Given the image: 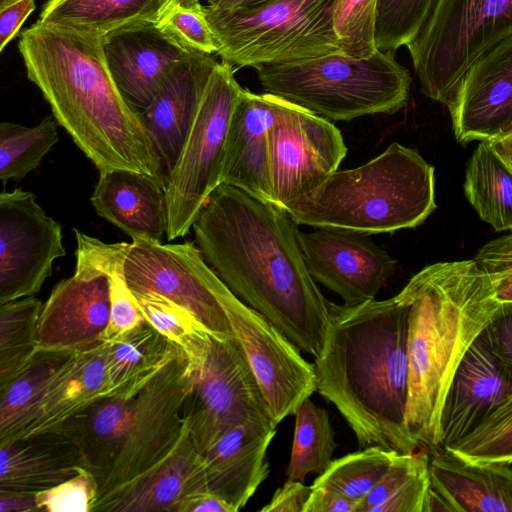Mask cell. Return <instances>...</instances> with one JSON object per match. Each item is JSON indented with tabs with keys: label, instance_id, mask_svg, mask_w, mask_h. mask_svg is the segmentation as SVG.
<instances>
[{
	"label": "cell",
	"instance_id": "cell-48",
	"mask_svg": "<svg viewBox=\"0 0 512 512\" xmlns=\"http://www.w3.org/2000/svg\"><path fill=\"white\" fill-rule=\"evenodd\" d=\"M311 494V486L298 480H286L273 494L261 512H303Z\"/></svg>",
	"mask_w": 512,
	"mask_h": 512
},
{
	"label": "cell",
	"instance_id": "cell-37",
	"mask_svg": "<svg viewBox=\"0 0 512 512\" xmlns=\"http://www.w3.org/2000/svg\"><path fill=\"white\" fill-rule=\"evenodd\" d=\"M58 141L55 118L45 117L27 127L18 123H0V179L20 181L36 169Z\"/></svg>",
	"mask_w": 512,
	"mask_h": 512
},
{
	"label": "cell",
	"instance_id": "cell-27",
	"mask_svg": "<svg viewBox=\"0 0 512 512\" xmlns=\"http://www.w3.org/2000/svg\"><path fill=\"white\" fill-rule=\"evenodd\" d=\"M430 487L450 512H512V463L474 461L448 449L430 453Z\"/></svg>",
	"mask_w": 512,
	"mask_h": 512
},
{
	"label": "cell",
	"instance_id": "cell-55",
	"mask_svg": "<svg viewBox=\"0 0 512 512\" xmlns=\"http://www.w3.org/2000/svg\"><path fill=\"white\" fill-rule=\"evenodd\" d=\"M9 1H11V0H0V5H3V4H5V3L9 2Z\"/></svg>",
	"mask_w": 512,
	"mask_h": 512
},
{
	"label": "cell",
	"instance_id": "cell-4",
	"mask_svg": "<svg viewBox=\"0 0 512 512\" xmlns=\"http://www.w3.org/2000/svg\"><path fill=\"white\" fill-rule=\"evenodd\" d=\"M408 304L406 427L417 446L441 449L444 401L463 356L500 303L473 260L435 263L399 292Z\"/></svg>",
	"mask_w": 512,
	"mask_h": 512
},
{
	"label": "cell",
	"instance_id": "cell-40",
	"mask_svg": "<svg viewBox=\"0 0 512 512\" xmlns=\"http://www.w3.org/2000/svg\"><path fill=\"white\" fill-rule=\"evenodd\" d=\"M446 449L469 460L512 463V391L471 433Z\"/></svg>",
	"mask_w": 512,
	"mask_h": 512
},
{
	"label": "cell",
	"instance_id": "cell-8",
	"mask_svg": "<svg viewBox=\"0 0 512 512\" xmlns=\"http://www.w3.org/2000/svg\"><path fill=\"white\" fill-rule=\"evenodd\" d=\"M512 35V0H434L406 45L421 91L448 106L469 67Z\"/></svg>",
	"mask_w": 512,
	"mask_h": 512
},
{
	"label": "cell",
	"instance_id": "cell-28",
	"mask_svg": "<svg viewBox=\"0 0 512 512\" xmlns=\"http://www.w3.org/2000/svg\"><path fill=\"white\" fill-rule=\"evenodd\" d=\"M82 469L85 467L79 449L59 432L0 443V491H44Z\"/></svg>",
	"mask_w": 512,
	"mask_h": 512
},
{
	"label": "cell",
	"instance_id": "cell-41",
	"mask_svg": "<svg viewBox=\"0 0 512 512\" xmlns=\"http://www.w3.org/2000/svg\"><path fill=\"white\" fill-rule=\"evenodd\" d=\"M378 0H338L333 25L340 52L367 58L378 49L375 42Z\"/></svg>",
	"mask_w": 512,
	"mask_h": 512
},
{
	"label": "cell",
	"instance_id": "cell-23",
	"mask_svg": "<svg viewBox=\"0 0 512 512\" xmlns=\"http://www.w3.org/2000/svg\"><path fill=\"white\" fill-rule=\"evenodd\" d=\"M276 430L260 421L227 430L201 455L208 491L236 511L243 508L269 475L266 453Z\"/></svg>",
	"mask_w": 512,
	"mask_h": 512
},
{
	"label": "cell",
	"instance_id": "cell-31",
	"mask_svg": "<svg viewBox=\"0 0 512 512\" xmlns=\"http://www.w3.org/2000/svg\"><path fill=\"white\" fill-rule=\"evenodd\" d=\"M465 195L479 217L494 230H512V168L480 141L466 167Z\"/></svg>",
	"mask_w": 512,
	"mask_h": 512
},
{
	"label": "cell",
	"instance_id": "cell-42",
	"mask_svg": "<svg viewBox=\"0 0 512 512\" xmlns=\"http://www.w3.org/2000/svg\"><path fill=\"white\" fill-rule=\"evenodd\" d=\"M434 0H378L376 47L394 52L407 45L426 20Z\"/></svg>",
	"mask_w": 512,
	"mask_h": 512
},
{
	"label": "cell",
	"instance_id": "cell-24",
	"mask_svg": "<svg viewBox=\"0 0 512 512\" xmlns=\"http://www.w3.org/2000/svg\"><path fill=\"white\" fill-rule=\"evenodd\" d=\"M511 391L512 379L477 338L459 363L444 401L441 449L471 433Z\"/></svg>",
	"mask_w": 512,
	"mask_h": 512
},
{
	"label": "cell",
	"instance_id": "cell-26",
	"mask_svg": "<svg viewBox=\"0 0 512 512\" xmlns=\"http://www.w3.org/2000/svg\"><path fill=\"white\" fill-rule=\"evenodd\" d=\"M105 351L106 343L102 342L75 352L7 441L55 432L68 419L106 397Z\"/></svg>",
	"mask_w": 512,
	"mask_h": 512
},
{
	"label": "cell",
	"instance_id": "cell-44",
	"mask_svg": "<svg viewBox=\"0 0 512 512\" xmlns=\"http://www.w3.org/2000/svg\"><path fill=\"white\" fill-rule=\"evenodd\" d=\"M97 496V481L86 469L51 489L36 492L40 512H91Z\"/></svg>",
	"mask_w": 512,
	"mask_h": 512
},
{
	"label": "cell",
	"instance_id": "cell-18",
	"mask_svg": "<svg viewBox=\"0 0 512 512\" xmlns=\"http://www.w3.org/2000/svg\"><path fill=\"white\" fill-rule=\"evenodd\" d=\"M456 140H488L512 123V35L480 56L447 106Z\"/></svg>",
	"mask_w": 512,
	"mask_h": 512
},
{
	"label": "cell",
	"instance_id": "cell-11",
	"mask_svg": "<svg viewBox=\"0 0 512 512\" xmlns=\"http://www.w3.org/2000/svg\"><path fill=\"white\" fill-rule=\"evenodd\" d=\"M190 389L188 358L178 347L134 396L132 417L123 446L97 498L140 476L174 450L185 430L182 410Z\"/></svg>",
	"mask_w": 512,
	"mask_h": 512
},
{
	"label": "cell",
	"instance_id": "cell-43",
	"mask_svg": "<svg viewBox=\"0 0 512 512\" xmlns=\"http://www.w3.org/2000/svg\"><path fill=\"white\" fill-rule=\"evenodd\" d=\"M133 294L146 322L184 352L209 333L190 312L173 301L151 292Z\"/></svg>",
	"mask_w": 512,
	"mask_h": 512
},
{
	"label": "cell",
	"instance_id": "cell-6",
	"mask_svg": "<svg viewBox=\"0 0 512 512\" xmlns=\"http://www.w3.org/2000/svg\"><path fill=\"white\" fill-rule=\"evenodd\" d=\"M255 69L265 93L330 121L393 114L409 99V71L391 51L367 58L336 52Z\"/></svg>",
	"mask_w": 512,
	"mask_h": 512
},
{
	"label": "cell",
	"instance_id": "cell-35",
	"mask_svg": "<svg viewBox=\"0 0 512 512\" xmlns=\"http://www.w3.org/2000/svg\"><path fill=\"white\" fill-rule=\"evenodd\" d=\"M294 416V437L286 479L304 482L308 475H320L329 468L338 444L327 410L309 398L301 403Z\"/></svg>",
	"mask_w": 512,
	"mask_h": 512
},
{
	"label": "cell",
	"instance_id": "cell-38",
	"mask_svg": "<svg viewBox=\"0 0 512 512\" xmlns=\"http://www.w3.org/2000/svg\"><path fill=\"white\" fill-rule=\"evenodd\" d=\"M398 453L371 446L333 460L312 485L328 487L359 504L380 481ZM358 509V507H357Z\"/></svg>",
	"mask_w": 512,
	"mask_h": 512
},
{
	"label": "cell",
	"instance_id": "cell-19",
	"mask_svg": "<svg viewBox=\"0 0 512 512\" xmlns=\"http://www.w3.org/2000/svg\"><path fill=\"white\" fill-rule=\"evenodd\" d=\"M217 63L210 54H190L174 66L152 102L140 112L165 185L182 152Z\"/></svg>",
	"mask_w": 512,
	"mask_h": 512
},
{
	"label": "cell",
	"instance_id": "cell-21",
	"mask_svg": "<svg viewBox=\"0 0 512 512\" xmlns=\"http://www.w3.org/2000/svg\"><path fill=\"white\" fill-rule=\"evenodd\" d=\"M292 106L272 94L242 89L229 123L221 183L274 203L268 171V134Z\"/></svg>",
	"mask_w": 512,
	"mask_h": 512
},
{
	"label": "cell",
	"instance_id": "cell-13",
	"mask_svg": "<svg viewBox=\"0 0 512 512\" xmlns=\"http://www.w3.org/2000/svg\"><path fill=\"white\" fill-rule=\"evenodd\" d=\"M219 301L256 378L272 423L277 426L316 391L314 365L269 319L241 301L225 283Z\"/></svg>",
	"mask_w": 512,
	"mask_h": 512
},
{
	"label": "cell",
	"instance_id": "cell-54",
	"mask_svg": "<svg viewBox=\"0 0 512 512\" xmlns=\"http://www.w3.org/2000/svg\"><path fill=\"white\" fill-rule=\"evenodd\" d=\"M272 0H207L208 6L217 9H245L265 4Z\"/></svg>",
	"mask_w": 512,
	"mask_h": 512
},
{
	"label": "cell",
	"instance_id": "cell-14",
	"mask_svg": "<svg viewBox=\"0 0 512 512\" xmlns=\"http://www.w3.org/2000/svg\"><path fill=\"white\" fill-rule=\"evenodd\" d=\"M66 255L62 227L29 191L0 194V304L38 293Z\"/></svg>",
	"mask_w": 512,
	"mask_h": 512
},
{
	"label": "cell",
	"instance_id": "cell-50",
	"mask_svg": "<svg viewBox=\"0 0 512 512\" xmlns=\"http://www.w3.org/2000/svg\"><path fill=\"white\" fill-rule=\"evenodd\" d=\"M358 504L338 492L321 485H312L303 512H357Z\"/></svg>",
	"mask_w": 512,
	"mask_h": 512
},
{
	"label": "cell",
	"instance_id": "cell-46",
	"mask_svg": "<svg viewBox=\"0 0 512 512\" xmlns=\"http://www.w3.org/2000/svg\"><path fill=\"white\" fill-rule=\"evenodd\" d=\"M474 261L489 278L499 303H512V234L486 243Z\"/></svg>",
	"mask_w": 512,
	"mask_h": 512
},
{
	"label": "cell",
	"instance_id": "cell-39",
	"mask_svg": "<svg viewBox=\"0 0 512 512\" xmlns=\"http://www.w3.org/2000/svg\"><path fill=\"white\" fill-rule=\"evenodd\" d=\"M157 29L191 53H217L205 6L195 0H164L151 19Z\"/></svg>",
	"mask_w": 512,
	"mask_h": 512
},
{
	"label": "cell",
	"instance_id": "cell-49",
	"mask_svg": "<svg viewBox=\"0 0 512 512\" xmlns=\"http://www.w3.org/2000/svg\"><path fill=\"white\" fill-rule=\"evenodd\" d=\"M35 0H11L0 5V51L14 39L28 16L35 10Z\"/></svg>",
	"mask_w": 512,
	"mask_h": 512
},
{
	"label": "cell",
	"instance_id": "cell-5",
	"mask_svg": "<svg viewBox=\"0 0 512 512\" xmlns=\"http://www.w3.org/2000/svg\"><path fill=\"white\" fill-rule=\"evenodd\" d=\"M284 208L298 225L368 235L414 228L435 210L434 168L414 149L391 143L352 169L337 170Z\"/></svg>",
	"mask_w": 512,
	"mask_h": 512
},
{
	"label": "cell",
	"instance_id": "cell-51",
	"mask_svg": "<svg viewBox=\"0 0 512 512\" xmlns=\"http://www.w3.org/2000/svg\"><path fill=\"white\" fill-rule=\"evenodd\" d=\"M177 512H236V510L217 495L203 491L184 499Z\"/></svg>",
	"mask_w": 512,
	"mask_h": 512
},
{
	"label": "cell",
	"instance_id": "cell-9",
	"mask_svg": "<svg viewBox=\"0 0 512 512\" xmlns=\"http://www.w3.org/2000/svg\"><path fill=\"white\" fill-rule=\"evenodd\" d=\"M186 355L191 389L183 403L182 414L201 455L238 424L247 421L273 424L256 378L235 337L206 333Z\"/></svg>",
	"mask_w": 512,
	"mask_h": 512
},
{
	"label": "cell",
	"instance_id": "cell-32",
	"mask_svg": "<svg viewBox=\"0 0 512 512\" xmlns=\"http://www.w3.org/2000/svg\"><path fill=\"white\" fill-rule=\"evenodd\" d=\"M164 0H47L38 20L97 35L151 20Z\"/></svg>",
	"mask_w": 512,
	"mask_h": 512
},
{
	"label": "cell",
	"instance_id": "cell-45",
	"mask_svg": "<svg viewBox=\"0 0 512 512\" xmlns=\"http://www.w3.org/2000/svg\"><path fill=\"white\" fill-rule=\"evenodd\" d=\"M429 461L430 453L422 448L413 453L398 454L380 481L359 504L357 512H373L413 478L428 470Z\"/></svg>",
	"mask_w": 512,
	"mask_h": 512
},
{
	"label": "cell",
	"instance_id": "cell-7",
	"mask_svg": "<svg viewBox=\"0 0 512 512\" xmlns=\"http://www.w3.org/2000/svg\"><path fill=\"white\" fill-rule=\"evenodd\" d=\"M338 0H272L205 13L223 61L240 67L286 63L340 52L333 15Z\"/></svg>",
	"mask_w": 512,
	"mask_h": 512
},
{
	"label": "cell",
	"instance_id": "cell-52",
	"mask_svg": "<svg viewBox=\"0 0 512 512\" xmlns=\"http://www.w3.org/2000/svg\"><path fill=\"white\" fill-rule=\"evenodd\" d=\"M0 512H40L36 492L0 491Z\"/></svg>",
	"mask_w": 512,
	"mask_h": 512
},
{
	"label": "cell",
	"instance_id": "cell-34",
	"mask_svg": "<svg viewBox=\"0 0 512 512\" xmlns=\"http://www.w3.org/2000/svg\"><path fill=\"white\" fill-rule=\"evenodd\" d=\"M75 352L37 349L29 361L0 385V443L24 421L48 384Z\"/></svg>",
	"mask_w": 512,
	"mask_h": 512
},
{
	"label": "cell",
	"instance_id": "cell-25",
	"mask_svg": "<svg viewBox=\"0 0 512 512\" xmlns=\"http://www.w3.org/2000/svg\"><path fill=\"white\" fill-rule=\"evenodd\" d=\"M96 213L133 240L161 242L168 230L164 180L127 169L99 172L90 198Z\"/></svg>",
	"mask_w": 512,
	"mask_h": 512
},
{
	"label": "cell",
	"instance_id": "cell-17",
	"mask_svg": "<svg viewBox=\"0 0 512 512\" xmlns=\"http://www.w3.org/2000/svg\"><path fill=\"white\" fill-rule=\"evenodd\" d=\"M110 320L106 274L76 252L74 274L58 282L43 304L37 349L81 352L104 341Z\"/></svg>",
	"mask_w": 512,
	"mask_h": 512
},
{
	"label": "cell",
	"instance_id": "cell-20",
	"mask_svg": "<svg viewBox=\"0 0 512 512\" xmlns=\"http://www.w3.org/2000/svg\"><path fill=\"white\" fill-rule=\"evenodd\" d=\"M108 67L128 103L141 112L148 107L174 66L193 54L143 20L102 36Z\"/></svg>",
	"mask_w": 512,
	"mask_h": 512
},
{
	"label": "cell",
	"instance_id": "cell-22",
	"mask_svg": "<svg viewBox=\"0 0 512 512\" xmlns=\"http://www.w3.org/2000/svg\"><path fill=\"white\" fill-rule=\"evenodd\" d=\"M208 491L202 456L185 430L174 450L140 476L99 496L91 512H177L188 496Z\"/></svg>",
	"mask_w": 512,
	"mask_h": 512
},
{
	"label": "cell",
	"instance_id": "cell-33",
	"mask_svg": "<svg viewBox=\"0 0 512 512\" xmlns=\"http://www.w3.org/2000/svg\"><path fill=\"white\" fill-rule=\"evenodd\" d=\"M74 232L77 240L76 252L88 258L108 278L110 320L103 342L111 341L146 321L125 275V260L131 243H105L77 229Z\"/></svg>",
	"mask_w": 512,
	"mask_h": 512
},
{
	"label": "cell",
	"instance_id": "cell-12",
	"mask_svg": "<svg viewBox=\"0 0 512 512\" xmlns=\"http://www.w3.org/2000/svg\"><path fill=\"white\" fill-rule=\"evenodd\" d=\"M125 275L132 292L159 294L190 312L209 333L234 337L219 301L224 282L194 243L133 240Z\"/></svg>",
	"mask_w": 512,
	"mask_h": 512
},
{
	"label": "cell",
	"instance_id": "cell-29",
	"mask_svg": "<svg viewBox=\"0 0 512 512\" xmlns=\"http://www.w3.org/2000/svg\"><path fill=\"white\" fill-rule=\"evenodd\" d=\"M133 405L134 397H104L68 419L55 431L77 446L85 469L97 481L98 493L120 454Z\"/></svg>",
	"mask_w": 512,
	"mask_h": 512
},
{
	"label": "cell",
	"instance_id": "cell-53",
	"mask_svg": "<svg viewBox=\"0 0 512 512\" xmlns=\"http://www.w3.org/2000/svg\"><path fill=\"white\" fill-rule=\"evenodd\" d=\"M491 148L512 168V123L486 140Z\"/></svg>",
	"mask_w": 512,
	"mask_h": 512
},
{
	"label": "cell",
	"instance_id": "cell-1",
	"mask_svg": "<svg viewBox=\"0 0 512 512\" xmlns=\"http://www.w3.org/2000/svg\"><path fill=\"white\" fill-rule=\"evenodd\" d=\"M297 226L282 206L221 183L192 228L204 259L228 288L315 359L330 302L307 269Z\"/></svg>",
	"mask_w": 512,
	"mask_h": 512
},
{
	"label": "cell",
	"instance_id": "cell-47",
	"mask_svg": "<svg viewBox=\"0 0 512 512\" xmlns=\"http://www.w3.org/2000/svg\"><path fill=\"white\" fill-rule=\"evenodd\" d=\"M478 338L496 356L512 379V303H500Z\"/></svg>",
	"mask_w": 512,
	"mask_h": 512
},
{
	"label": "cell",
	"instance_id": "cell-10",
	"mask_svg": "<svg viewBox=\"0 0 512 512\" xmlns=\"http://www.w3.org/2000/svg\"><path fill=\"white\" fill-rule=\"evenodd\" d=\"M232 65L217 63L179 159L166 180L169 241L186 236L221 184L230 119L242 91Z\"/></svg>",
	"mask_w": 512,
	"mask_h": 512
},
{
	"label": "cell",
	"instance_id": "cell-3",
	"mask_svg": "<svg viewBox=\"0 0 512 512\" xmlns=\"http://www.w3.org/2000/svg\"><path fill=\"white\" fill-rule=\"evenodd\" d=\"M329 311L313 364L316 391L341 413L359 449L415 452L406 427L408 304L398 293L351 306L330 302Z\"/></svg>",
	"mask_w": 512,
	"mask_h": 512
},
{
	"label": "cell",
	"instance_id": "cell-56",
	"mask_svg": "<svg viewBox=\"0 0 512 512\" xmlns=\"http://www.w3.org/2000/svg\"><path fill=\"white\" fill-rule=\"evenodd\" d=\"M195 1H200L201 2V0H195Z\"/></svg>",
	"mask_w": 512,
	"mask_h": 512
},
{
	"label": "cell",
	"instance_id": "cell-30",
	"mask_svg": "<svg viewBox=\"0 0 512 512\" xmlns=\"http://www.w3.org/2000/svg\"><path fill=\"white\" fill-rule=\"evenodd\" d=\"M105 343L106 397L121 399L133 398L179 347L146 321Z\"/></svg>",
	"mask_w": 512,
	"mask_h": 512
},
{
	"label": "cell",
	"instance_id": "cell-15",
	"mask_svg": "<svg viewBox=\"0 0 512 512\" xmlns=\"http://www.w3.org/2000/svg\"><path fill=\"white\" fill-rule=\"evenodd\" d=\"M347 154L340 130L328 119L293 104L268 134L273 202L284 206L338 170Z\"/></svg>",
	"mask_w": 512,
	"mask_h": 512
},
{
	"label": "cell",
	"instance_id": "cell-2",
	"mask_svg": "<svg viewBox=\"0 0 512 512\" xmlns=\"http://www.w3.org/2000/svg\"><path fill=\"white\" fill-rule=\"evenodd\" d=\"M18 48L28 79L56 122L99 172L127 169L161 177L140 112L110 72L101 35L38 20L22 32Z\"/></svg>",
	"mask_w": 512,
	"mask_h": 512
},
{
	"label": "cell",
	"instance_id": "cell-16",
	"mask_svg": "<svg viewBox=\"0 0 512 512\" xmlns=\"http://www.w3.org/2000/svg\"><path fill=\"white\" fill-rule=\"evenodd\" d=\"M297 237L312 278L345 305L374 300L395 272L396 261L368 234L321 227Z\"/></svg>",
	"mask_w": 512,
	"mask_h": 512
},
{
	"label": "cell",
	"instance_id": "cell-36",
	"mask_svg": "<svg viewBox=\"0 0 512 512\" xmlns=\"http://www.w3.org/2000/svg\"><path fill=\"white\" fill-rule=\"evenodd\" d=\"M42 306L34 296L0 304V385L14 376L36 352Z\"/></svg>",
	"mask_w": 512,
	"mask_h": 512
}]
</instances>
